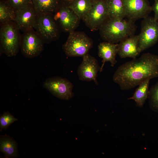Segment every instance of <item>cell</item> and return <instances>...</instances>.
Returning a JSON list of instances; mask_svg holds the SVG:
<instances>
[{
    "mask_svg": "<svg viewBox=\"0 0 158 158\" xmlns=\"http://www.w3.org/2000/svg\"><path fill=\"white\" fill-rule=\"evenodd\" d=\"M43 87L53 95L62 99L68 100L73 98V84L68 79L59 76L47 78L43 84Z\"/></svg>",
    "mask_w": 158,
    "mask_h": 158,
    "instance_id": "9",
    "label": "cell"
},
{
    "mask_svg": "<svg viewBox=\"0 0 158 158\" xmlns=\"http://www.w3.org/2000/svg\"><path fill=\"white\" fill-rule=\"evenodd\" d=\"M95 0H73L68 6L81 19L90 9Z\"/></svg>",
    "mask_w": 158,
    "mask_h": 158,
    "instance_id": "19",
    "label": "cell"
},
{
    "mask_svg": "<svg viewBox=\"0 0 158 158\" xmlns=\"http://www.w3.org/2000/svg\"><path fill=\"white\" fill-rule=\"evenodd\" d=\"M93 42L84 32L75 31L69 33L62 49L67 57H82L88 53Z\"/></svg>",
    "mask_w": 158,
    "mask_h": 158,
    "instance_id": "4",
    "label": "cell"
},
{
    "mask_svg": "<svg viewBox=\"0 0 158 158\" xmlns=\"http://www.w3.org/2000/svg\"><path fill=\"white\" fill-rule=\"evenodd\" d=\"M118 43L104 41L100 43L98 46V56L102 59V64L100 71H102L106 62H109L111 66L113 67L116 63V59L118 51Z\"/></svg>",
    "mask_w": 158,
    "mask_h": 158,
    "instance_id": "15",
    "label": "cell"
},
{
    "mask_svg": "<svg viewBox=\"0 0 158 158\" xmlns=\"http://www.w3.org/2000/svg\"><path fill=\"white\" fill-rule=\"evenodd\" d=\"M123 1L125 10V18L133 22L148 16L152 11L151 6L147 0Z\"/></svg>",
    "mask_w": 158,
    "mask_h": 158,
    "instance_id": "11",
    "label": "cell"
},
{
    "mask_svg": "<svg viewBox=\"0 0 158 158\" xmlns=\"http://www.w3.org/2000/svg\"><path fill=\"white\" fill-rule=\"evenodd\" d=\"M0 152H3L6 158L15 157L17 155L15 142L7 135L1 136L0 141Z\"/></svg>",
    "mask_w": 158,
    "mask_h": 158,
    "instance_id": "20",
    "label": "cell"
},
{
    "mask_svg": "<svg viewBox=\"0 0 158 158\" xmlns=\"http://www.w3.org/2000/svg\"><path fill=\"white\" fill-rule=\"evenodd\" d=\"M15 11L6 0H0V25L13 21L16 16Z\"/></svg>",
    "mask_w": 158,
    "mask_h": 158,
    "instance_id": "21",
    "label": "cell"
},
{
    "mask_svg": "<svg viewBox=\"0 0 158 158\" xmlns=\"http://www.w3.org/2000/svg\"><path fill=\"white\" fill-rule=\"evenodd\" d=\"M138 35H134L123 40L118 44L117 54L121 58H136L140 53L138 48Z\"/></svg>",
    "mask_w": 158,
    "mask_h": 158,
    "instance_id": "14",
    "label": "cell"
},
{
    "mask_svg": "<svg viewBox=\"0 0 158 158\" xmlns=\"http://www.w3.org/2000/svg\"><path fill=\"white\" fill-rule=\"evenodd\" d=\"M6 0L15 11L32 5V0Z\"/></svg>",
    "mask_w": 158,
    "mask_h": 158,
    "instance_id": "24",
    "label": "cell"
},
{
    "mask_svg": "<svg viewBox=\"0 0 158 158\" xmlns=\"http://www.w3.org/2000/svg\"><path fill=\"white\" fill-rule=\"evenodd\" d=\"M44 42L33 29L24 32L21 35L20 48L25 57L32 58L39 56L44 49Z\"/></svg>",
    "mask_w": 158,
    "mask_h": 158,
    "instance_id": "8",
    "label": "cell"
},
{
    "mask_svg": "<svg viewBox=\"0 0 158 158\" xmlns=\"http://www.w3.org/2000/svg\"><path fill=\"white\" fill-rule=\"evenodd\" d=\"M16 12L13 22L19 30L24 32L34 29L38 14L32 5Z\"/></svg>",
    "mask_w": 158,
    "mask_h": 158,
    "instance_id": "13",
    "label": "cell"
},
{
    "mask_svg": "<svg viewBox=\"0 0 158 158\" xmlns=\"http://www.w3.org/2000/svg\"><path fill=\"white\" fill-rule=\"evenodd\" d=\"M137 26L128 19L109 18L99 29L100 35L104 41L117 43L134 35Z\"/></svg>",
    "mask_w": 158,
    "mask_h": 158,
    "instance_id": "2",
    "label": "cell"
},
{
    "mask_svg": "<svg viewBox=\"0 0 158 158\" xmlns=\"http://www.w3.org/2000/svg\"><path fill=\"white\" fill-rule=\"evenodd\" d=\"M52 15L60 30L69 33L75 31L81 19L68 6L61 4Z\"/></svg>",
    "mask_w": 158,
    "mask_h": 158,
    "instance_id": "10",
    "label": "cell"
},
{
    "mask_svg": "<svg viewBox=\"0 0 158 158\" xmlns=\"http://www.w3.org/2000/svg\"><path fill=\"white\" fill-rule=\"evenodd\" d=\"M150 79H147L139 85L133 95L128 98V99H133L135 102L139 107H142L148 98L149 94V85Z\"/></svg>",
    "mask_w": 158,
    "mask_h": 158,
    "instance_id": "17",
    "label": "cell"
},
{
    "mask_svg": "<svg viewBox=\"0 0 158 158\" xmlns=\"http://www.w3.org/2000/svg\"><path fill=\"white\" fill-rule=\"evenodd\" d=\"M138 35L140 52L154 45L158 42V21L149 16L143 18Z\"/></svg>",
    "mask_w": 158,
    "mask_h": 158,
    "instance_id": "7",
    "label": "cell"
},
{
    "mask_svg": "<svg viewBox=\"0 0 158 158\" xmlns=\"http://www.w3.org/2000/svg\"><path fill=\"white\" fill-rule=\"evenodd\" d=\"M107 7L109 17L123 19L126 16L123 0H107Z\"/></svg>",
    "mask_w": 158,
    "mask_h": 158,
    "instance_id": "18",
    "label": "cell"
},
{
    "mask_svg": "<svg viewBox=\"0 0 158 158\" xmlns=\"http://www.w3.org/2000/svg\"><path fill=\"white\" fill-rule=\"evenodd\" d=\"M107 0H95L90 10L81 19L92 31L99 30L109 18Z\"/></svg>",
    "mask_w": 158,
    "mask_h": 158,
    "instance_id": "6",
    "label": "cell"
},
{
    "mask_svg": "<svg viewBox=\"0 0 158 158\" xmlns=\"http://www.w3.org/2000/svg\"><path fill=\"white\" fill-rule=\"evenodd\" d=\"M82 58V61L77 69L79 79L83 81H93L96 85H98L97 77L100 67L97 60L88 53Z\"/></svg>",
    "mask_w": 158,
    "mask_h": 158,
    "instance_id": "12",
    "label": "cell"
},
{
    "mask_svg": "<svg viewBox=\"0 0 158 158\" xmlns=\"http://www.w3.org/2000/svg\"><path fill=\"white\" fill-rule=\"evenodd\" d=\"M158 77V56L147 53L120 66L113 80L121 89L134 88L145 80Z\"/></svg>",
    "mask_w": 158,
    "mask_h": 158,
    "instance_id": "1",
    "label": "cell"
},
{
    "mask_svg": "<svg viewBox=\"0 0 158 158\" xmlns=\"http://www.w3.org/2000/svg\"><path fill=\"white\" fill-rule=\"evenodd\" d=\"M73 0H58L61 4L68 6Z\"/></svg>",
    "mask_w": 158,
    "mask_h": 158,
    "instance_id": "26",
    "label": "cell"
},
{
    "mask_svg": "<svg viewBox=\"0 0 158 158\" xmlns=\"http://www.w3.org/2000/svg\"><path fill=\"white\" fill-rule=\"evenodd\" d=\"M13 21L0 25V53L8 57L16 56L20 48L21 35Z\"/></svg>",
    "mask_w": 158,
    "mask_h": 158,
    "instance_id": "3",
    "label": "cell"
},
{
    "mask_svg": "<svg viewBox=\"0 0 158 158\" xmlns=\"http://www.w3.org/2000/svg\"><path fill=\"white\" fill-rule=\"evenodd\" d=\"M148 98L150 108L158 112V80L149 90Z\"/></svg>",
    "mask_w": 158,
    "mask_h": 158,
    "instance_id": "22",
    "label": "cell"
},
{
    "mask_svg": "<svg viewBox=\"0 0 158 158\" xmlns=\"http://www.w3.org/2000/svg\"><path fill=\"white\" fill-rule=\"evenodd\" d=\"M34 29L46 44L57 40L60 36L61 30L52 14H38Z\"/></svg>",
    "mask_w": 158,
    "mask_h": 158,
    "instance_id": "5",
    "label": "cell"
},
{
    "mask_svg": "<svg viewBox=\"0 0 158 158\" xmlns=\"http://www.w3.org/2000/svg\"><path fill=\"white\" fill-rule=\"evenodd\" d=\"M151 9L154 13V18L158 21V0H154V4L151 6Z\"/></svg>",
    "mask_w": 158,
    "mask_h": 158,
    "instance_id": "25",
    "label": "cell"
},
{
    "mask_svg": "<svg viewBox=\"0 0 158 158\" xmlns=\"http://www.w3.org/2000/svg\"><path fill=\"white\" fill-rule=\"evenodd\" d=\"M17 120L8 112H4L0 117V131L6 130L11 124Z\"/></svg>",
    "mask_w": 158,
    "mask_h": 158,
    "instance_id": "23",
    "label": "cell"
},
{
    "mask_svg": "<svg viewBox=\"0 0 158 158\" xmlns=\"http://www.w3.org/2000/svg\"><path fill=\"white\" fill-rule=\"evenodd\" d=\"M32 6L38 14H53L61 4L58 0H32Z\"/></svg>",
    "mask_w": 158,
    "mask_h": 158,
    "instance_id": "16",
    "label": "cell"
}]
</instances>
